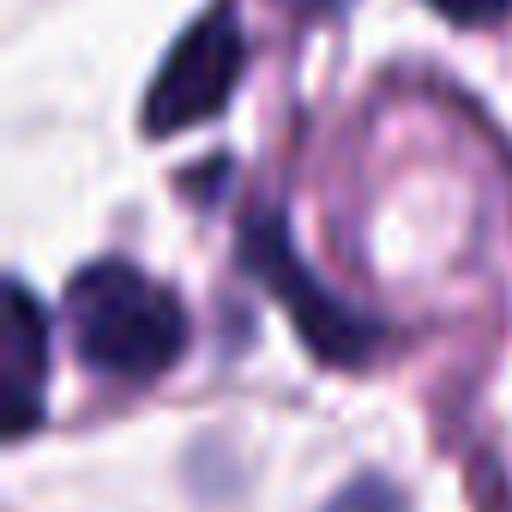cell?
<instances>
[{
    "label": "cell",
    "instance_id": "cell-6",
    "mask_svg": "<svg viewBox=\"0 0 512 512\" xmlns=\"http://www.w3.org/2000/svg\"><path fill=\"white\" fill-rule=\"evenodd\" d=\"M428 7L452 25H494V19L512 13V0H428Z\"/></svg>",
    "mask_w": 512,
    "mask_h": 512
},
{
    "label": "cell",
    "instance_id": "cell-5",
    "mask_svg": "<svg viewBox=\"0 0 512 512\" xmlns=\"http://www.w3.org/2000/svg\"><path fill=\"white\" fill-rule=\"evenodd\" d=\"M320 512H410V500L392 476H350Z\"/></svg>",
    "mask_w": 512,
    "mask_h": 512
},
{
    "label": "cell",
    "instance_id": "cell-1",
    "mask_svg": "<svg viewBox=\"0 0 512 512\" xmlns=\"http://www.w3.org/2000/svg\"><path fill=\"white\" fill-rule=\"evenodd\" d=\"M67 332L91 374L157 380L187 350L181 302L127 260H97L67 284Z\"/></svg>",
    "mask_w": 512,
    "mask_h": 512
},
{
    "label": "cell",
    "instance_id": "cell-3",
    "mask_svg": "<svg viewBox=\"0 0 512 512\" xmlns=\"http://www.w3.org/2000/svg\"><path fill=\"white\" fill-rule=\"evenodd\" d=\"M241 61H247V37L241 25L229 19V7H211L163 61L151 97H145V133L151 139H169V133H187L199 121H211L235 85H241Z\"/></svg>",
    "mask_w": 512,
    "mask_h": 512
},
{
    "label": "cell",
    "instance_id": "cell-4",
    "mask_svg": "<svg viewBox=\"0 0 512 512\" xmlns=\"http://www.w3.org/2000/svg\"><path fill=\"white\" fill-rule=\"evenodd\" d=\"M7 374H0V410H7V434L25 440L43 422L49 404V314L25 284L7 290V338H0Z\"/></svg>",
    "mask_w": 512,
    "mask_h": 512
},
{
    "label": "cell",
    "instance_id": "cell-2",
    "mask_svg": "<svg viewBox=\"0 0 512 512\" xmlns=\"http://www.w3.org/2000/svg\"><path fill=\"white\" fill-rule=\"evenodd\" d=\"M241 253H247V272L290 308L302 344H308L320 362H332V368H356V362L374 350L380 332H374L356 308H344V302L308 272V260L296 253V241H290V229L278 223V211H253V217H247V229H241Z\"/></svg>",
    "mask_w": 512,
    "mask_h": 512
}]
</instances>
